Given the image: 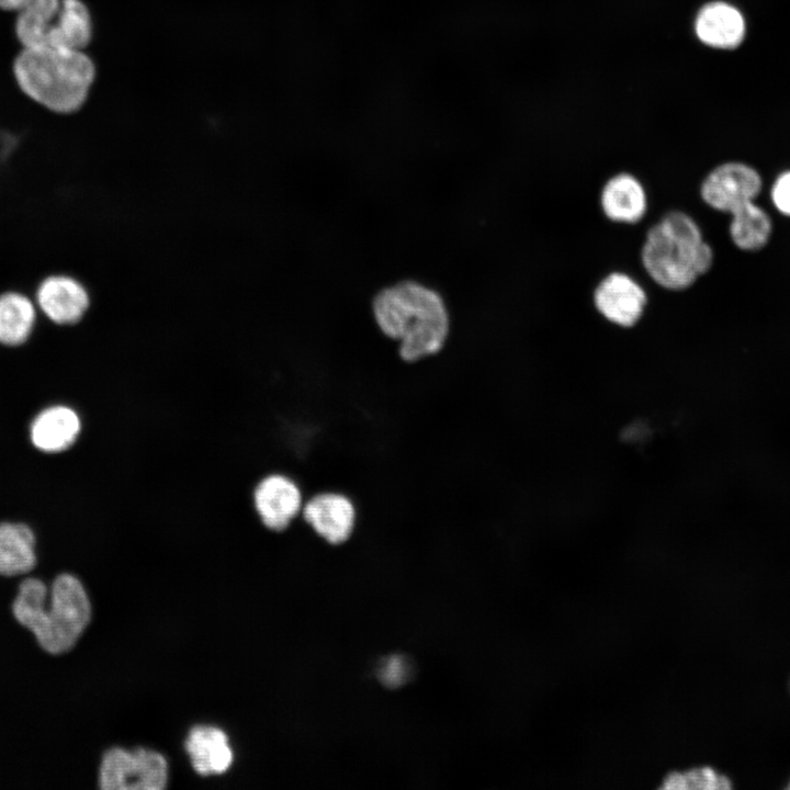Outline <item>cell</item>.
I'll return each instance as SVG.
<instances>
[{"mask_svg":"<svg viewBox=\"0 0 790 790\" xmlns=\"http://www.w3.org/2000/svg\"><path fill=\"white\" fill-rule=\"evenodd\" d=\"M372 316L379 331L396 343L397 357L406 364L439 354L449 339L450 315L443 297L418 281H399L377 292Z\"/></svg>","mask_w":790,"mask_h":790,"instance_id":"6da1fadb","label":"cell"},{"mask_svg":"<svg viewBox=\"0 0 790 790\" xmlns=\"http://www.w3.org/2000/svg\"><path fill=\"white\" fill-rule=\"evenodd\" d=\"M48 588L38 578L21 582L12 603V612L20 624L30 630L40 646L49 654L70 651L91 618V603L82 583L74 575H58Z\"/></svg>","mask_w":790,"mask_h":790,"instance_id":"7a4b0ae2","label":"cell"},{"mask_svg":"<svg viewBox=\"0 0 790 790\" xmlns=\"http://www.w3.org/2000/svg\"><path fill=\"white\" fill-rule=\"evenodd\" d=\"M713 250L686 212H666L645 233L641 264L648 278L668 291H685L712 267Z\"/></svg>","mask_w":790,"mask_h":790,"instance_id":"3957f363","label":"cell"},{"mask_svg":"<svg viewBox=\"0 0 790 790\" xmlns=\"http://www.w3.org/2000/svg\"><path fill=\"white\" fill-rule=\"evenodd\" d=\"M13 75L25 95L47 110L67 114L81 108L95 68L83 50L25 47L13 61Z\"/></svg>","mask_w":790,"mask_h":790,"instance_id":"277c9868","label":"cell"},{"mask_svg":"<svg viewBox=\"0 0 790 790\" xmlns=\"http://www.w3.org/2000/svg\"><path fill=\"white\" fill-rule=\"evenodd\" d=\"M167 782V759L156 751L112 747L102 757L99 783L103 790H161Z\"/></svg>","mask_w":790,"mask_h":790,"instance_id":"5b68a950","label":"cell"},{"mask_svg":"<svg viewBox=\"0 0 790 790\" xmlns=\"http://www.w3.org/2000/svg\"><path fill=\"white\" fill-rule=\"evenodd\" d=\"M305 499L301 484L280 471L261 476L251 493L256 517L272 532L287 530L301 517Z\"/></svg>","mask_w":790,"mask_h":790,"instance_id":"8992f818","label":"cell"},{"mask_svg":"<svg viewBox=\"0 0 790 790\" xmlns=\"http://www.w3.org/2000/svg\"><path fill=\"white\" fill-rule=\"evenodd\" d=\"M761 178L751 166L730 161L713 168L700 184L702 201L711 208L733 215L754 203Z\"/></svg>","mask_w":790,"mask_h":790,"instance_id":"52a82bcc","label":"cell"},{"mask_svg":"<svg viewBox=\"0 0 790 790\" xmlns=\"http://www.w3.org/2000/svg\"><path fill=\"white\" fill-rule=\"evenodd\" d=\"M358 507L354 500L339 490H320L305 499L301 520L329 545L347 543L357 530Z\"/></svg>","mask_w":790,"mask_h":790,"instance_id":"ba28073f","label":"cell"},{"mask_svg":"<svg viewBox=\"0 0 790 790\" xmlns=\"http://www.w3.org/2000/svg\"><path fill=\"white\" fill-rule=\"evenodd\" d=\"M592 304L607 321L629 328L642 318L647 305V294L630 274L612 271L597 283L592 291Z\"/></svg>","mask_w":790,"mask_h":790,"instance_id":"9c48e42d","label":"cell"},{"mask_svg":"<svg viewBox=\"0 0 790 790\" xmlns=\"http://www.w3.org/2000/svg\"><path fill=\"white\" fill-rule=\"evenodd\" d=\"M36 307L57 325H74L86 314L89 307V294L75 278L53 274L37 286Z\"/></svg>","mask_w":790,"mask_h":790,"instance_id":"30bf717a","label":"cell"},{"mask_svg":"<svg viewBox=\"0 0 790 790\" xmlns=\"http://www.w3.org/2000/svg\"><path fill=\"white\" fill-rule=\"evenodd\" d=\"M599 204L605 217L617 224L633 225L641 222L648 207L643 183L630 172H618L602 185Z\"/></svg>","mask_w":790,"mask_h":790,"instance_id":"8fae6325","label":"cell"},{"mask_svg":"<svg viewBox=\"0 0 790 790\" xmlns=\"http://www.w3.org/2000/svg\"><path fill=\"white\" fill-rule=\"evenodd\" d=\"M81 432L78 413L66 405H55L42 410L32 421L31 441L46 453H58L69 449Z\"/></svg>","mask_w":790,"mask_h":790,"instance_id":"7c38bea8","label":"cell"},{"mask_svg":"<svg viewBox=\"0 0 790 790\" xmlns=\"http://www.w3.org/2000/svg\"><path fill=\"white\" fill-rule=\"evenodd\" d=\"M193 769L202 776L224 774L234 754L226 733L212 725L192 727L184 742Z\"/></svg>","mask_w":790,"mask_h":790,"instance_id":"4fadbf2b","label":"cell"},{"mask_svg":"<svg viewBox=\"0 0 790 790\" xmlns=\"http://www.w3.org/2000/svg\"><path fill=\"white\" fill-rule=\"evenodd\" d=\"M699 40L714 48L730 49L741 44L745 36V21L733 5L715 1L704 5L695 22Z\"/></svg>","mask_w":790,"mask_h":790,"instance_id":"5bb4252c","label":"cell"},{"mask_svg":"<svg viewBox=\"0 0 790 790\" xmlns=\"http://www.w3.org/2000/svg\"><path fill=\"white\" fill-rule=\"evenodd\" d=\"M36 564L35 537L23 523H0V575L16 576Z\"/></svg>","mask_w":790,"mask_h":790,"instance_id":"9a60e30c","label":"cell"},{"mask_svg":"<svg viewBox=\"0 0 790 790\" xmlns=\"http://www.w3.org/2000/svg\"><path fill=\"white\" fill-rule=\"evenodd\" d=\"M36 321V304L23 293L0 294V343L19 346L31 336Z\"/></svg>","mask_w":790,"mask_h":790,"instance_id":"2e32d148","label":"cell"},{"mask_svg":"<svg viewBox=\"0 0 790 790\" xmlns=\"http://www.w3.org/2000/svg\"><path fill=\"white\" fill-rule=\"evenodd\" d=\"M60 5L61 0H30L16 12L14 30L22 48L46 46Z\"/></svg>","mask_w":790,"mask_h":790,"instance_id":"e0dca14e","label":"cell"},{"mask_svg":"<svg viewBox=\"0 0 790 790\" xmlns=\"http://www.w3.org/2000/svg\"><path fill=\"white\" fill-rule=\"evenodd\" d=\"M92 36L88 8L81 0H61L56 24L46 46L83 50Z\"/></svg>","mask_w":790,"mask_h":790,"instance_id":"ac0fdd59","label":"cell"},{"mask_svg":"<svg viewBox=\"0 0 790 790\" xmlns=\"http://www.w3.org/2000/svg\"><path fill=\"white\" fill-rule=\"evenodd\" d=\"M730 236L745 251H756L768 242L772 224L769 215L755 202L731 215Z\"/></svg>","mask_w":790,"mask_h":790,"instance_id":"d6986e66","label":"cell"},{"mask_svg":"<svg viewBox=\"0 0 790 790\" xmlns=\"http://www.w3.org/2000/svg\"><path fill=\"white\" fill-rule=\"evenodd\" d=\"M666 781V788L676 789L725 790L732 787L727 777L709 767L676 774Z\"/></svg>","mask_w":790,"mask_h":790,"instance_id":"ffe728a7","label":"cell"},{"mask_svg":"<svg viewBox=\"0 0 790 790\" xmlns=\"http://www.w3.org/2000/svg\"><path fill=\"white\" fill-rule=\"evenodd\" d=\"M410 676L408 662L398 655L384 658L377 667V677L383 685L397 688L404 685Z\"/></svg>","mask_w":790,"mask_h":790,"instance_id":"44dd1931","label":"cell"},{"mask_svg":"<svg viewBox=\"0 0 790 790\" xmlns=\"http://www.w3.org/2000/svg\"><path fill=\"white\" fill-rule=\"evenodd\" d=\"M771 200L776 208L790 216V171L781 173L771 189Z\"/></svg>","mask_w":790,"mask_h":790,"instance_id":"7402d4cb","label":"cell"},{"mask_svg":"<svg viewBox=\"0 0 790 790\" xmlns=\"http://www.w3.org/2000/svg\"><path fill=\"white\" fill-rule=\"evenodd\" d=\"M30 0H0V9L5 11L18 12L23 8Z\"/></svg>","mask_w":790,"mask_h":790,"instance_id":"603a6c76","label":"cell"},{"mask_svg":"<svg viewBox=\"0 0 790 790\" xmlns=\"http://www.w3.org/2000/svg\"><path fill=\"white\" fill-rule=\"evenodd\" d=\"M787 788H788V789H790V782H789V785H788V787H787Z\"/></svg>","mask_w":790,"mask_h":790,"instance_id":"cb8c5ba5","label":"cell"}]
</instances>
